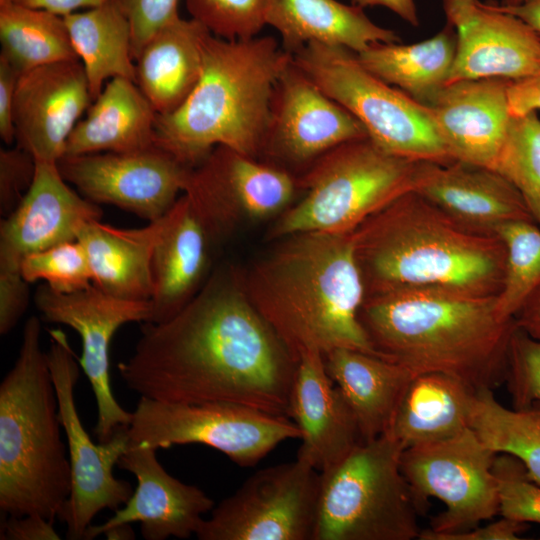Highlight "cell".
I'll return each instance as SVG.
<instances>
[{
  "mask_svg": "<svg viewBox=\"0 0 540 540\" xmlns=\"http://www.w3.org/2000/svg\"><path fill=\"white\" fill-rule=\"evenodd\" d=\"M497 296L445 287H402L366 294L359 320L376 353L415 375L438 372L474 389L505 382L514 319Z\"/></svg>",
  "mask_w": 540,
  "mask_h": 540,
  "instance_id": "obj_3",
  "label": "cell"
},
{
  "mask_svg": "<svg viewBox=\"0 0 540 540\" xmlns=\"http://www.w3.org/2000/svg\"><path fill=\"white\" fill-rule=\"evenodd\" d=\"M209 31L180 16L159 29L135 58V83L157 115L173 112L196 86L202 72V44Z\"/></svg>",
  "mask_w": 540,
  "mask_h": 540,
  "instance_id": "obj_29",
  "label": "cell"
},
{
  "mask_svg": "<svg viewBox=\"0 0 540 540\" xmlns=\"http://www.w3.org/2000/svg\"><path fill=\"white\" fill-rule=\"evenodd\" d=\"M494 170L520 192L540 227V118L537 111L512 116Z\"/></svg>",
  "mask_w": 540,
  "mask_h": 540,
  "instance_id": "obj_37",
  "label": "cell"
},
{
  "mask_svg": "<svg viewBox=\"0 0 540 540\" xmlns=\"http://www.w3.org/2000/svg\"><path fill=\"white\" fill-rule=\"evenodd\" d=\"M41 328L36 316L26 321L0 384V510L54 521L70 495L71 468Z\"/></svg>",
  "mask_w": 540,
  "mask_h": 540,
  "instance_id": "obj_6",
  "label": "cell"
},
{
  "mask_svg": "<svg viewBox=\"0 0 540 540\" xmlns=\"http://www.w3.org/2000/svg\"><path fill=\"white\" fill-rule=\"evenodd\" d=\"M527 523L502 517L483 527L479 525L458 533L438 536L435 540H518Z\"/></svg>",
  "mask_w": 540,
  "mask_h": 540,
  "instance_id": "obj_47",
  "label": "cell"
},
{
  "mask_svg": "<svg viewBox=\"0 0 540 540\" xmlns=\"http://www.w3.org/2000/svg\"><path fill=\"white\" fill-rule=\"evenodd\" d=\"M130 445L155 449L202 444L251 467L280 443L300 439L286 416L225 402L169 403L140 397L128 426Z\"/></svg>",
  "mask_w": 540,
  "mask_h": 540,
  "instance_id": "obj_10",
  "label": "cell"
},
{
  "mask_svg": "<svg viewBox=\"0 0 540 540\" xmlns=\"http://www.w3.org/2000/svg\"><path fill=\"white\" fill-rule=\"evenodd\" d=\"M505 382L515 408L540 402V340L518 327L509 344Z\"/></svg>",
  "mask_w": 540,
  "mask_h": 540,
  "instance_id": "obj_41",
  "label": "cell"
},
{
  "mask_svg": "<svg viewBox=\"0 0 540 540\" xmlns=\"http://www.w3.org/2000/svg\"><path fill=\"white\" fill-rule=\"evenodd\" d=\"M352 4L361 8L382 6L412 26L419 25L417 8L414 0H351Z\"/></svg>",
  "mask_w": 540,
  "mask_h": 540,
  "instance_id": "obj_51",
  "label": "cell"
},
{
  "mask_svg": "<svg viewBox=\"0 0 540 540\" xmlns=\"http://www.w3.org/2000/svg\"><path fill=\"white\" fill-rule=\"evenodd\" d=\"M291 60L271 36L226 40L207 33L201 76L181 106L157 115L155 146L190 168L217 146L257 158L276 84Z\"/></svg>",
  "mask_w": 540,
  "mask_h": 540,
  "instance_id": "obj_5",
  "label": "cell"
},
{
  "mask_svg": "<svg viewBox=\"0 0 540 540\" xmlns=\"http://www.w3.org/2000/svg\"><path fill=\"white\" fill-rule=\"evenodd\" d=\"M191 18L226 40L258 36L266 25L265 0H185Z\"/></svg>",
  "mask_w": 540,
  "mask_h": 540,
  "instance_id": "obj_39",
  "label": "cell"
},
{
  "mask_svg": "<svg viewBox=\"0 0 540 540\" xmlns=\"http://www.w3.org/2000/svg\"><path fill=\"white\" fill-rule=\"evenodd\" d=\"M510 82L503 78L456 81L425 105L455 161L495 168L512 118Z\"/></svg>",
  "mask_w": 540,
  "mask_h": 540,
  "instance_id": "obj_22",
  "label": "cell"
},
{
  "mask_svg": "<svg viewBox=\"0 0 540 540\" xmlns=\"http://www.w3.org/2000/svg\"><path fill=\"white\" fill-rule=\"evenodd\" d=\"M266 25L281 37L291 55L308 43L341 46L360 53L375 43L399 42L390 29L375 24L363 8L337 0H265Z\"/></svg>",
  "mask_w": 540,
  "mask_h": 540,
  "instance_id": "obj_28",
  "label": "cell"
},
{
  "mask_svg": "<svg viewBox=\"0 0 540 540\" xmlns=\"http://www.w3.org/2000/svg\"><path fill=\"white\" fill-rule=\"evenodd\" d=\"M494 472L498 481L499 515L540 524V485L528 477L524 465L514 456L497 454Z\"/></svg>",
  "mask_w": 540,
  "mask_h": 540,
  "instance_id": "obj_40",
  "label": "cell"
},
{
  "mask_svg": "<svg viewBox=\"0 0 540 540\" xmlns=\"http://www.w3.org/2000/svg\"><path fill=\"white\" fill-rule=\"evenodd\" d=\"M92 101L80 60L19 74L13 105L17 146L35 160L58 163L69 135Z\"/></svg>",
  "mask_w": 540,
  "mask_h": 540,
  "instance_id": "obj_19",
  "label": "cell"
},
{
  "mask_svg": "<svg viewBox=\"0 0 540 540\" xmlns=\"http://www.w3.org/2000/svg\"><path fill=\"white\" fill-rule=\"evenodd\" d=\"M102 535H104L106 539H111V540L135 539V533L133 529L131 528L130 523L120 524V525H116L114 527L108 528L102 533Z\"/></svg>",
  "mask_w": 540,
  "mask_h": 540,
  "instance_id": "obj_53",
  "label": "cell"
},
{
  "mask_svg": "<svg viewBox=\"0 0 540 540\" xmlns=\"http://www.w3.org/2000/svg\"><path fill=\"white\" fill-rule=\"evenodd\" d=\"M288 417L300 431L297 457L320 473L333 469L363 442L356 420L319 352H307L298 361Z\"/></svg>",
  "mask_w": 540,
  "mask_h": 540,
  "instance_id": "obj_23",
  "label": "cell"
},
{
  "mask_svg": "<svg viewBox=\"0 0 540 540\" xmlns=\"http://www.w3.org/2000/svg\"><path fill=\"white\" fill-rule=\"evenodd\" d=\"M64 20L93 100L113 78L135 82L131 27L115 0L84 12H74Z\"/></svg>",
  "mask_w": 540,
  "mask_h": 540,
  "instance_id": "obj_33",
  "label": "cell"
},
{
  "mask_svg": "<svg viewBox=\"0 0 540 540\" xmlns=\"http://www.w3.org/2000/svg\"><path fill=\"white\" fill-rule=\"evenodd\" d=\"M403 450L387 433L320 473L313 540L418 539L426 507L402 473Z\"/></svg>",
  "mask_w": 540,
  "mask_h": 540,
  "instance_id": "obj_8",
  "label": "cell"
},
{
  "mask_svg": "<svg viewBox=\"0 0 540 540\" xmlns=\"http://www.w3.org/2000/svg\"><path fill=\"white\" fill-rule=\"evenodd\" d=\"M53 520L39 514L6 515L1 521V540H60Z\"/></svg>",
  "mask_w": 540,
  "mask_h": 540,
  "instance_id": "obj_45",
  "label": "cell"
},
{
  "mask_svg": "<svg viewBox=\"0 0 540 540\" xmlns=\"http://www.w3.org/2000/svg\"><path fill=\"white\" fill-rule=\"evenodd\" d=\"M1 53L21 74L34 68L79 60L64 17L50 12L0 3Z\"/></svg>",
  "mask_w": 540,
  "mask_h": 540,
  "instance_id": "obj_34",
  "label": "cell"
},
{
  "mask_svg": "<svg viewBox=\"0 0 540 540\" xmlns=\"http://www.w3.org/2000/svg\"><path fill=\"white\" fill-rule=\"evenodd\" d=\"M35 161L32 185L1 220L0 272L20 273L26 256L77 240L84 225L102 217L98 204L68 185L57 163Z\"/></svg>",
  "mask_w": 540,
  "mask_h": 540,
  "instance_id": "obj_20",
  "label": "cell"
},
{
  "mask_svg": "<svg viewBox=\"0 0 540 540\" xmlns=\"http://www.w3.org/2000/svg\"><path fill=\"white\" fill-rule=\"evenodd\" d=\"M63 178L96 204H111L143 219L165 215L184 192L191 168L154 146L134 152L65 155Z\"/></svg>",
  "mask_w": 540,
  "mask_h": 540,
  "instance_id": "obj_16",
  "label": "cell"
},
{
  "mask_svg": "<svg viewBox=\"0 0 540 540\" xmlns=\"http://www.w3.org/2000/svg\"><path fill=\"white\" fill-rule=\"evenodd\" d=\"M19 272H0V334H8L29 304V286Z\"/></svg>",
  "mask_w": 540,
  "mask_h": 540,
  "instance_id": "obj_44",
  "label": "cell"
},
{
  "mask_svg": "<svg viewBox=\"0 0 540 540\" xmlns=\"http://www.w3.org/2000/svg\"><path fill=\"white\" fill-rule=\"evenodd\" d=\"M469 427L496 454L517 458L528 477L540 485V402L509 409L493 389L475 391Z\"/></svg>",
  "mask_w": 540,
  "mask_h": 540,
  "instance_id": "obj_35",
  "label": "cell"
},
{
  "mask_svg": "<svg viewBox=\"0 0 540 540\" xmlns=\"http://www.w3.org/2000/svg\"><path fill=\"white\" fill-rule=\"evenodd\" d=\"M35 158L16 145L0 149V213L6 217L21 202L32 185Z\"/></svg>",
  "mask_w": 540,
  "mask_h": 540,
  "instance_id": "obj_42",
  "label": "cell"
},
{
  "mask_svg": "<svg viewBox=\"0 0 540 540\" xmlns=\"http://www.w3.org/2000/svg\"><path fill=\"white\" fill-rule=\"evenodd\" d=\"M131 27L135 61L144 44L163 26L179 17L178 0H115Z\"/></svg>",
  "mask_w": 540,
  "mask_h": 540,
  "instance_id": "obj_43",
  "label": "cell"
},
{
  "mask_svg": "<svg viewBox=\"0 0 540 540\" xmlns=\"http://www.w3.org/2000/svg\"><path fill=\"white\" fill-rule=\"evenodd\" d=\"M414 191L478 232L496 234L509 222H535L520 192L491 168L422 161Z\"/></svg>",
  "mask_w": 540,
  "mask_h": 540,
  "instance_id": "obj_24",
  "label": "cell"
},
{
  "mask_svg": "<svg viewBox=\"0 0 540 540\" xmlns=\"http://www.w3.org/2000/svg\"><path fill=\"white\" fill-rule=\"evenodd\" d=\"M494 5L499 10L520 18L540 34V0H523L515 6Z\"/></svg>",
  "mask_w": 540,
  "mask_h": 540,
  "instance_id": "obj_52",
  "label": "cell"
},
{
  "mask_svg": "<svg viewBox=\"0 0 540 540\" xmlns=\"http://www.w3.org/2000/svg\"><path fill=\"white\" fill-rule=\"evenodd\" d=\"M283 238L238 277L251 304L293 358L337 348L379 356L359 320L365 289L352 232Z\"/></svg>",
  "mask_w": 540,
  "mask_h": 540,
  "instance_id": "obj_2",
  "label": "cell"
},
{
  "mask_svg": "<svg viewBox=\"0 0 540 540\" xmlns=\"http://www.w3.org/2000/svg\"><path fill=\"white\" fill-rule=\"evenodd\" d=\"M294 63L329 97L350 112L383 150L413 161L449 165L455 160L429 109L368 71L341 46L308 43Z\"/></svg>",
  "mask_w": 540,
  "mask_h": 540,
  "instance_id": "obj_9",
  "label": "cell"
},
{
  "mask_svg": "<svg viewBox=\"0 0 540 540\" xmlns=\"http://www.w3.org/2000/svg\"><path fill=\"white\" fill-rule=\"evenodd\" d=\"M352 239L365 295L434 286L498 296L503 288L501 237L465 227L416 191L369 216Z\"/></svg>",
  "mask_w": 540,
  "mask_h": 540,
  "instance_id": "obj_4",
  "label": "cell"
},
{
  "mask_svg": "<svg viewBox=\"0 0 540 540\" xmlns=\"http://www.w3.org/2000/svg\"><path fill=\"white\" fill-rule=\"evenodd\" d=\"M456 48V30L447 22L440 32L424 41L375 43L357 57L372 74L428 105L447 85Z\"/></svg>",
  "mask_w": 540,
  "mask_h": 540,
  "instance_id": "obj_32",
  "label": "cell"
},
{
  "mask_svg": "<svg viewBox=\"0 0 540 540\" xmlns=\"http://www.w3.org/2000/svg\"><path fill=\"white\" fill-rule=\"evenodd\" d=\"M166 228L155 248L150 322L166 321L200 290L209 263L207 225L183 193L167 213Z\"/></svg>",
  "mask_w": 540,
  "mask_h": 540,
  "instance_id": "obj_25",
  "label": "cell"
},
{
  "mask_svg": "<svg viewBox=\"0 0 540 540\" xmlns=\"http://www.w3.org/2000/svg\"><path fill=\"white\" fill-rule=\"evenodd\" d=\"M298 190V176L289 170L217 146L191 168L183 193L215 237L285 211Z\"/></svg>",
  "mask_w": 540,
  "mask_h": 540,
  "instance_id": "obj_15",
  "label": "cell"
},
{
  "mask_svg": "<svg viewBox=\"0 0 540 540\" xmlns=\"http://www.w3.org/2000/svg\"><path fill=\"white\" fill-rule=\"evenodd\" d=\"M167 213L139 228H118L101 220L84 225L77 240L86 252L93 285L118 298L150 301L153 256L167 225Z\"/></svg>",
  "mask_w": 540,
  "mask_h": 540,
  "instance_id": "obj_26",
  "label": "cell"
},
{
  "mask_svg": "<svg viewBox=\"0 0 540 540\" xmlns=\"http://www.w3.org/2000/svg\"><path fill=\"white\" fill-rule=\"evenodd\" d=\"M443 8L457 33L447 84L484 78L517 81L540 74V34L520 18L478 0H443Z\"/></svg>",
  "mask_w": 540,
  "mask_h": 540,
  "instance_id": "obj_18",
  "label": "cell"
},
{
  "mask_svg": "<svg viewBox=\"0 0 540 540\" xmlns=\"http://www.w3.org/2000/svg\"><path fill=\"white\" fill-rule=\"evenodd\" d=\"M156 451L144 443L129 446L117 466L135 476L136 489L124 507L107 521L90 525L83 540L133 522L140 523L141 535L146 540L187 539L196 535L203 515L215 506L214 501L199 487L170 475L158 461Z\"/></svg>",
  "mask_w": 540,
  "mask_h": 540,
  "instance_id": "obj_21",
  "label": "cell"
},
{
  "mask_svg": "<svg viewBox=\"0 0 540 540\" xmlns=\"http://www.w3.org/2000/svg\"><path fill=\"white\" fill-rule=\"evenodd\" d=\"M156 118V111L134 81L113 78L75 125L64 156L154 147Z\"/></svg>",
  "mask_w": 540,
  "mask_h": 540,
  "instance_id": "obj_30",
  "label": "cell"
},
{
  "mask_svg": "<svg viewBox=\"0 0 540 540\" xmlns=\"http://www.w3.org/2000/svg\"><path fill=\"white\" fill-rule=\"evenodd\" d=\"M508 102L512 116L540 110V74L511 81Z\"/></svg>",
  "mask_w": 540,
  "mask_h": 540,
  "instance_id": "obj_48",
  "label": "cell"
},
{
  "mask_svg": "<svg viewBox=\"0 0 540 540\" xmlns=\"http://www.w3.org/2000/svg\"><path fill=\"white\" fill-rule=\"evenodd\" d=\"M48 335V365L71 468L70 495L57 518L66 524L68 539L83 540L85 531L100 511L115 512L133 494L130 483L113 474V467L130 446L129 425L118 427L106 442L95 444L92 441L75 402L74 391L80 376L78 357L63 330L49 329Z\"/></svg>",
  "mask_w": 540,
  "mask_h": 540,
  "instance_id": "obj_12",
  "label": "cell"
},
{
  "mask_svg": "<svg viewBox=\"0 0 540 540\" xmlns=\"http://www.w3.org/2000/svg\"><path fill=\"white\" fill-rule=\"evenodd\" d=\"M108 0H0V3L10 2L25 7L44 10L65 17L80 8H93Z\"/></svg>",
  "mask_w": 540,
  "mask_h": 540,
  "instance_id": "obj_49",
  "label": "cell"
},
{
  "mask_svg": "<svg viewBox=\"0 0 540 540\" xmlns=\"http://www.w3.org/2000/svg\"><path fill=\"white\" fill-rule=\"evenodd\" d=\"M523 0H501L500 4L504 6L519 5Z\"/></svg>",
  "mask_w": 540,
  "mask_h": 540,
  "instance_id": "obj_54",
  "label": "cell"
},
{
  "mask_svg": "<svg viewBox=\"0 0 540 540\" xmlns=\"http://www.w3.org/2000/svg\"><path fill=\"white\" fill-rule=\"evenodd\" d=\"M476 389L447 374H416L388 434L404 449L454 436L469 428Z\"/></svg>",
  "mask_w": 540,
  "mask_h": 540,
  "instance_id": "obj_31",
  "label": "cell"
},
{
  "mask_svg": "<svg viewBox=\"0 0 540 540\" xmlns=\"http://www.w3.org/2000/svg\"><path fill=\"white\" fill-rule=\"evenodd\" d=\"M297 365L230 270L209 277L170 319L143 323L118 371L140 397L233 403L288 417Z\"/></svg>",
  "mask_w": 540,
  "mask_h": 540,
  "instance_id": "obj_1",
  "label": "cell"
},
{
  "mask_svg": "<svg viewBox=\"0 0 540 540\" xmlns=\"http://www.w3.org/2000/svg\"><path fill=\"white\" fill-rule=\"evenodd\" d=\"M20 273L28 283L43 280L59 293H73L93 285L89 261L78 240L26 256Z\"/></svg>",
  "mask_w": 540,
  "mask_h": 540,
  "instance_id": "obj_38",
  "label": "cell"
},
{
  "mask_svg": "<svg viewBox=\"0 0 540 540\" xmlns=\"http://www.w3.org/2000/svg\"><path fill=\"white\" fill-rule=\"evenodd\" d=\"M514 320L519 329L530 337L540 340V285L523 301Z\"/></svg>",
  "mask_w": 540,
  "mask_h": 540,
  "instance_id": "obj_50",
  "label": "cell"
},
{
  "mask_svg": "<svg viewBox=\"0 0 540 540\" xmlns=\"http://www.w3.org/2000/svg\"><path fill=\"white\" fill-rule=\"evenodd\" d=\"M19 73L0 55V136L10 145L16 140L13 121V105Z\"/></svg>",
  "mask_w": 540,
  "mask_h": 540,
  "instance_id": "obj_46",
  "label": "cell"
},
{
  "mask_svg": "<svg viewBox=\"0 0 540 540\" xmlns=\"http://www.w3.org/2000/svg\"><path fill=\"white\" fill-rule=\"evenodd\" d=\"M34 302L44 321L66 325L78 333L82 351L78 358L97 405L94 434L108 441L116 429L128 426L132 412L122 408L113 395L110 379V345L125 324L150 322V301H136L109 295L96 286L73 293H59L41 285Z\"/></svg>",
  "mask_w": 540,
  "mask_h": 540,
  "instance_id": "obj_14",
  "label": "cell"
},
{
  "mask_svg": "<svg viewBox=\"0 0 540 540\" xmlns=\"http://www.w3.org/2000/svg\"><path fill=\"white\" fill-rule=\"evenodd\" d=\"M507 258L503 288L496 307L503 319H514L526 297L540 285V227L531 221H514L497 230Z\"/></svg>",
  "mask_w": 540,
  "mask_h": 540,
  "instance_id": "obj_36",
  "label": "cell"
},
{
  "mask_svg": "<svg viewBox=\"0 0 540 540\" xmlns=\"http://www.w3.org/2000/svg\"><path fill=\"white\" fill-rule=\"evenodd\" d=\"M320 472L296 460L258 470L203 519L199 540H313Z\"/></svg>",
  "mask_w": 540,
  "mask_h": 540,
  "instance_id": "obj_13",
  "label": "cell"
},
{
  "mask_svg": "<svg viewBox=\"0 0 540 540\" xmlns=\"http://www.w3.org/2000/svg\"><path fill=\"white\" fill-rule=\"evenodd\" d=\"M496 456L470 427L403 450L401 470L417 499L425 507L429 497L445 506L430 527L421 530L419 540L466 531L499 515Z\"/></svg>",
  "mask_w": 540,
  "mask_h": 540,
  "instance_id": "obj_11",
  "label": "cell"
},
{
  "mask_svg": "<svg viewBox=\"0 0 540 540\" xmlns=\"http://www.w3.org/2000/svg\"><path fill=\"white\" fill-rule=\"evenodd\" d=\"M324 362L356 420L362 440L389 433L415 374L380 356L348 348L331 350L324 355Z\"/></svg>",
  "mask_w": 540,
  "mask_h": 540,
  "instance_id": "obj_27",
  "label": "cell"
},
{
  "mask_svg": "<svg viewBox=\"0 0 540 540\" xmlns=\"http://www.w3.org/2000/svg\"><path fill=\"white\" fill-rule=\"evenodd\" d=\"M421 162L393 155L369 137L340 144L298 176L304 195L283 211L270 237L351 233L369 216L415 190Z\"/></svg>",
  "mask_w": 540,
  "mask_h": 540,
  "instance_id": "obj_7",
  "label": "cell"
},
{
  "mask_svg": "<svg viewBox=\"0 0 540 540\" xmlns=\"http://www.w3.org/2000/svg\"><path fill=\"white\" fill-rule=\"evenodd\" d=\"M366 137L362 124L324 93L292 58L274 90L260 156L284 169L288 165L305 170L334 147Z\"/></svg>",
  "mask_w": 540,
  "mask_h": 540,
  "instance_id": "obj_17",
  "label": "cell"
}]
</instances>
